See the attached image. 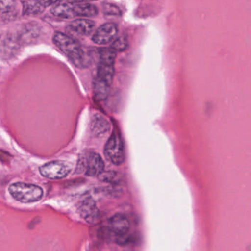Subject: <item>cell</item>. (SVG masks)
I'll return each instance as SVG.
<instances>
[{
    "label": "cell",
    "mask_w": 251,
    "mask_h": 251,
    "mask_svg": "<svg viewBox=\"0 0 251 251\" xmlns=\"http://www.w3.org/2000/svg\"><path fill=\"white\" fill-rule=\"evenodd\" d=\"M116 51L111 47L100 50L97 77L94 81V94L99 101L105 100L110 94L115 73Z\"/></svg>",
    "instance_id": "obj_1"
},
{
    "label": "cell",
    "mask_w": 251,
    "mask_h": 251,
    "mask_svg": "<svg viewBox=\"0 0 251 251\" xmlns=\"http://www.w3.org/2000/svg\"><path fill=\"white\" fill-rule=\"evenodd\" d=\"M53 42L76 67L82 69L89 66V60L83 49L72 37L56 32L53 36Z\"/></svg>",
    "instance_id": "obj_2"
},
{
    "label": "cell",
    "mask_w": 251,
    "mask_h": 251,
    "mask_svg": "<svg viewBox=\"0 0 251 251\" xmlns=\"http://www.w3.org/2000/svg\"><path fill=\"white\" fill-rule=\"evenodd\" d=\"M8 190L15 200L24 203L39 201L44 196V191L39 186L26 183H13L10 184Z\"/></svg>",
    "instance_id": "obj_3"
},
{
    "label": "cell",
    "mask_w": 251,
    "mask_h": 251,
    "mask_svg": "<svg viewBox=\"0 0 251 251\" xmlns=\"http://www.w3.org/2000/svg\"><path fill=\"white\" fill-rule=\"evenodd\" d=\"M104 171V162L98 153L90 151L79 158L76 172L85 173L88 176H99Z\"/></svg>",
    "instance_id": "obj_4"
},
{
    "label": "cell",
    "mask_w": 251,
    "mask_h": 251,
    "mask_svg": "<svg viewBox=\"0 0 251 251\" xmlns=\"http://www.w3.org/2000/svg\"><path fill=\"white\" fill-rule=\"evenodd\" d=\"M106 159L115 165H121L125 162L126 154L123 140L118 131L112 133L104 146Z\"/></svg>",
    "instance_id": "obj_5"
},
{
    "label": "cell",
    "mask_w": 251,
    "mask_h": 251,
    "mask_svg": "<svg viewBox=\"0 0 251 251\" xmlns=\"http://www.w3.org/2000/svg\"><path fill=\"white\" fill-rule=\"evenodd\" d=\"M43 176L50 179H62L66 178L72 171L67 162L63 161H51L42 165L39 169Z\"/></svg>",
    "instance_id": "obj_6"
},
{
    "label": "cell",
    "mask_w": 251,
    "mask_h": 251,
    "mask_svg": "<svg viewBox=\"0 0 251 251\" xmlns=\"http://www.w3.org/2000/svg\"><path fill=\"white\" fill-rule=\"evenodd\" d=\"M79 215L90 224H97L101 218V214L92 199H86L79 203L78 207Z\"/></svg>",
    "instance_id": "obj_7"
},
{
    "label": "cell",
    "mask_w": 251,
    "mask_h": 251,
    "mask_svg": "<svg viewBox=\"0 0 251 251\" xmlns=\"http://www.w3.org/2000/svg\"><path fill=\"white\" fill-rule=\"evenodd\" d=\"M117 33L118 27L115 24L106 23L96 31L92 40L95 44L104 45L113 41Z\"/></svg>",
    "instance_id": "obj_8"
},
{
    "label": "cell",
    "mask_w": 251,
    "mask_h": 251,
    "mask_svg": "<svg viewBox=\"0 0 251 251\" xmlns=\"http://www.w3.org/2000/svg\"><path fill=\"white\" fill-rule=\"evenodd\" d=\"M108 227L119 238L125 237L129 231V221L123 214H116L109 219Z\"/></svg>",
    "instance_id": "obj_9"
},
{
    "label": "cell",
    "mask_w": 251,
    "mask_h": 251,
    "mask_svg": "<svg viewBox=\"0 0 251 251\" xmlns=\"http://www.w3.org/2000/svg\"><path fill=\"white\" fill-rule=\"evenodd\" d=\"M110 127L111 125L108 120L100 113H96L91 118L90 128L94 137H101L105 135L110 131Z\"/></svg>",
    "instance_id": "obj_10"
},
{
    "label": "cell",
    "mask_w": 251,
    "mask_h": 251,
    "mask_svg": "<svg viewBox=\"0 0 251 251\" xmlns=\"http://www.w3.org/2000/svg\"><path fill=\"white\" fill-rule=\"evenodd\" d=\"M95 27L94 21L89 19H79L71 22L68 26L69 32L79 35H88L93 32Z\"/></svg>",
    "instance_id": "obj_11"
},
{
    "label": "cell",
    "mask_w": 251,
    "mask_h": 251,
    "mask_svg": "<svg viewBox=\"0 0 251 251\" xmlns=\"http://www.w3.org/2000/svg\"><path fill=\"white\" fill-rule=\"evenodd\" d=\"M51 13L62 19H72L75 16L74 4L69 2H59L54 4L51 9Z\"/></svg>",
    "instance_id": "obj_12"
},
{
    "label": "cell",
    "mask_w": 251,
    "mask_h": 251,
    "mask_svg": "<svg viewBox=\"0 0 251 251\" xmlns=\"http://www.w3.org/2000/svg\"><path fill=\"white\" fill-rule=\"evenodd\" d=\"M74 11L75 16H84V17H92L98 13L97 7L94 4L88 3H80L74 4Z\"/></svg>",
    "instance_id": "obj_13"
},
{
    "label": "cell",
    "mask_w": 251,
    "mask_h": 251,
    "mask_svg": "<svg viewBox=\"0 0 251 251\" xmlns=\"http://www.w3.org/2000/svg\"><path fill=\"white\" fill-rule=\"evenodd\" d=\"M25 15H36L42 13L45 7L37 0H22Z\"/></svg>",
    "instance_id": "obj_14"
},
{
    "label": "cell",
    "mask_w": 251,
    "mask_h": 251,
    "mask_svg": "<svg viewBox=\"0 0 251 251\" xmlns=\"http://www.w3.org/2000/svg\"><path fill=\"white\" fill-rule=\"evenodd\" d=\"M98 177L103 182L109 183L113 185H119L123 181L122 174L116 171H104Z\"/></svg>",
    "instance_id": "obj_15"
},
{
    "label": "cell",
    "mask_w": 251,
    "mask_h": 251,
    "mask_svg": "<svg viewBox=\"0 0 251 251\" xmlns=\"http://www.w3.org/2000/svg\"><path fill=\"white\" fill-rule=\"evenodd\" d=\"M110 47L116 52L125 51L128 47V40L125 36L119 37L113 41Z\"/></svg>",
    "instance_id": "obj_16"
},
{
    "label": "cell",
    "mask_w": 251,
    "mask_h": 251,
    "mask_svg": "<svg viewBox=\"0 0 251 251\" xmlns=\"http://www.w3.org/2000/svg\"><path fill=\"white\" fill-rule=\"evenodd\" d=\"M103 10L106 14L111 15V16H119L121 14L120 9L117 6L109 4V3L103 5Z\"/></svg>",
    "instance_id": "obj_17"
},
{
    "label": "cell",
    "mask_w": 251,
    "mask_h": 251,
    "mask_svg": "<svg viewBox=\"0 0 251 251\" xmlns=\"http://www.w3.org/2000/svg\"><path fill=\"white\" fill-rule=\"evenodd\" d=\"M15 0H0V12H7L14 4Z\"/></svg>",
    "instance_id": "obj_18"
},
{
    "label": "cell",
    "mask_w": 251,
    "mask_h": 251,
    "mask_svg": "<svg viewBox=\"0 0 251 251\" xmlns=\"http://www.w3.org/2000/svg\"><path fill=\"white\" fill-rule=\"evenodd\" d=\"M43 7H47L50 5H54L57 3L60 2L61 0H37Z\"/></svg>",
    "instance_id": "obj_19"
},
{
    "label": "cell",
    "mask_w": 251,
    "mask_h": 251,
    "mask_svg": "<svg viewBox=\"0 0 251 251\" xmlns=\"http://www.w3.org/2000/svg\"><path fill=\"white\" fill-rule=\"evenodd\" d=\"M97 1V0H68V2L76 4V3H85L89 1Z\"/></svg>",
    "instance_id": "obj_20"
}]
</instances>
